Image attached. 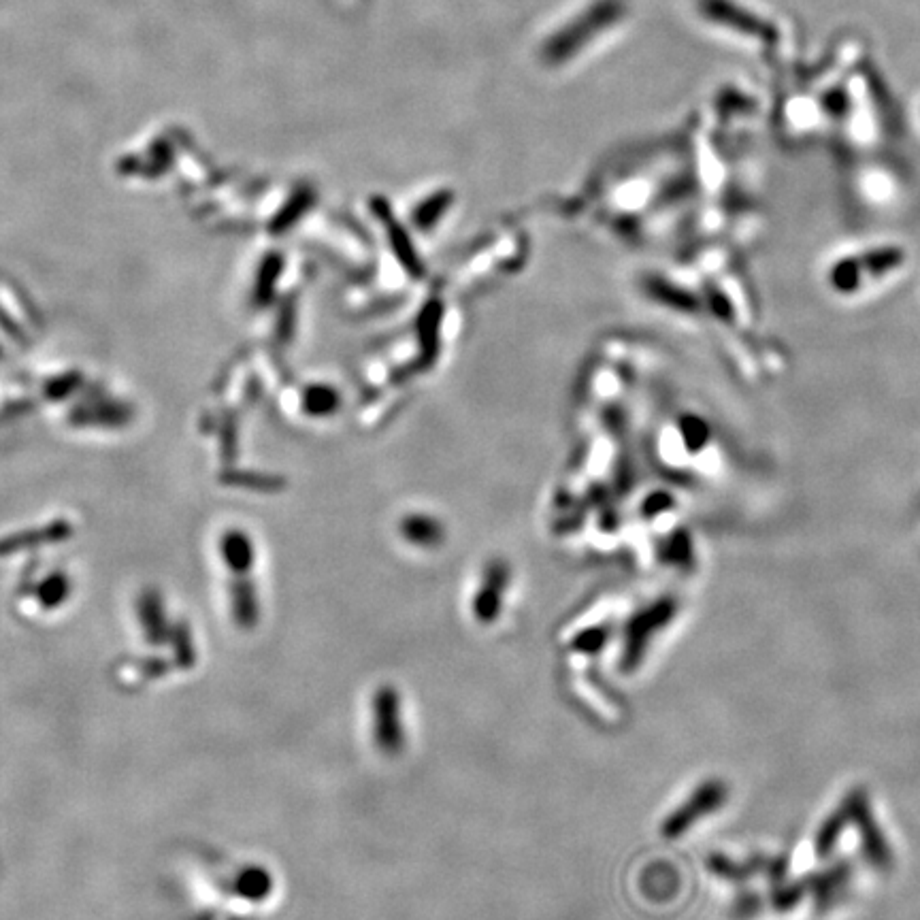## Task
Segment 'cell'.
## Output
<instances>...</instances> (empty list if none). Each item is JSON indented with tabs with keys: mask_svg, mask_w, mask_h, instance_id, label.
Wrapping results in <instances>:
<instances>
[{
	"mask_svg": "<svg viewBox=\"0 0 920 920\" xmlns=\"http://www.w3.org/2000/svg\"><path fill=\"white\" fill-rule=\"evenodd\" d=\"M852 878H854L852 865L848 861H844V859L837 861L835 865H831L827 869H823V872L810 876L808 878V893L814 899V910L823 914V912L831 910L833 906H837V903H840L846 897Z\"/></svg>",
	"mask_w": 920,
	"mask_h": 920,
	"instance_id": "cell-5",
	"label": "cell"
},
{
	"mask_svg": "<svg viewBox=\"0 0 920 920\" xmlns=\"http://www.w3.org/2000/svg\"><path fill=\"white\" fill-rule=\"evenodd\" d=\"M371 714V739L377 752L388 759H397L405 752L407 735L403 722V701L401 693L390 684H382L373 690L369 701Z\"/></svg>",
	"mask_w": 920,
	"mask_h": 920,
	"instance_id": "cell-1",
	"label": "cell"
},
{
	"mask_svg": "<svg viewBox=\"0 0 920 920\" xmlns=\"http://www.w3.org/2000/svg\"><path fill=\"white\" fill-rule=\"evenodd\" d=\"M763 897L757 895V893H744L742 897H737L735 903H733V910L731 914L737 918V920H746V918H752V916H757L761 910H763Z\"/></svg>",
	"mask_w": 920,
	"mask_h": 920,
	"instance_id": "cell-11",
	"label": "cell"
},
{
	"mask_svg": "<svg viewBox=\"0 0 920 920\" xmlns=\"http://www.w3.org/2000/svg\"><path fill=\"white\" fill-rule=\"evenodd\" d=\"M848 825H850V808H848V801L844 799L840 803V808L833 810L825 818V823L820 825L818 831H816L814 852H816L818 859H829L831 857V852L835 850L837 842H840V837H842V833L846 831Z\"/></svg>",
	"mask_w": 920,
	"mask_h": 920,
	"instance_id": "cell-8",
	"label": "cell"
},
{
	"mask_svg": "<svg viewBox=\"0 0 920 920\" xmlns=\"http://www.w3.org/2000/svg\"><path fill=\"white\" fill-rule=\"evenodd\" d=\"M678 614V601L665 597L633 614L622 637V671H635L642 665L652 639Z\"/></svg>",
	"mask_w": 920,
	"mask_h": 920,
	"instance_id": "cell-2",
	"label": "cell"
},
{
	"mask_svg": "<svg viewBox=\"0 0 920 920\" xmlns=\"http://www.w3.org/2000/svg\"><path fill=\"white\" fill-rule=\"evenodd\" d=\"M848 808H850V825L857 827L861 837V848L867 863L872 865L876 872L886 874L893 867V850L886 835L882 833L880 825L876 823V816L872 812V803H869L863 788H854L846 795Z\"/></svg>",
	"mask_w": 920,
	"mask_h": 920,
	"instance_id": "cell-4",
	"label": "cell"
},
{
	"mask_svg": "<svg viewBox=\"0 0 920 920\" xmlns=\"http://www.w3.org/2000/svg\"><path fill=\"white\" fill-rule=\"evenodd\" d=\"M729 799V786L722 780H705L701 782L693 793H690L684 803H680L661 825V835L667 840H680L690 829L705 816L718 812L722 805Z\"/></svg>",
	"mask_w": 920,
	"mask_h": 920,
	"instance_id": "cell-3",
	"label": "cell"
},
{
	"mask_svg": "<svg viewBox=\"0 0 920 920\" xmlns=\"http://www.w3.org/2000/svg\"><path fill=\"white\" fill-rule=\"evenodd\" d=\"M607 642V629L599 627V629H590L582 635L575 637V644L573 648L575 650H590V652H599L603 648V644Z\"/></svg>",
	"mask_w": 920,
	"mask_h": 920,
	"instance_id": "cell-12",
	"label": "cell"
},
{
	"mask_svg": "<svg viewBox=\"0 0 920 920\" xmlns=\"http://www.w3.org/2000/svg\"><path fill=\"white\" fill-rule=\"evenodd\" d=\"M509 580V571L503 563L490 565L486 575H484V584L482 588L475 593L473 603H471V612L473 618L482 622V624H492L499 620L501 616V607H503V595Z\"/></svg>",
	"mask_w": 920,
	"mask_h": 920,
	"instance_id": "cell-6",
	"label": "cell"
},
{
	"mask_svg": "<svg viewBox=\"0 0 920 920\" xmlns=\"http://www.w3.org/2000/svg\"><path fill=\"white\" fill-rule=\"evenodd\" d=\"M705 9H708V13L712 15L714 20L727 24V26H731L735 30H742V32H746V35L767 39L769 32H771L767 24L754 20V15H748L746 11H742L739 7L725 3V0H710L708 7H705Z\"/></svg>",
	"mask_w": 920,
	"mask_h": 920,
	"instance_id": "cell-7",
	"label": "cell"
},
{
	"mask_svg": "<svg viewBox=\"0 0 920 920\" xmlns=\"http://www.w3.org/2000/svg\"><path fill=\"white\" fill-rule=\"evenodd\" d=\"M805 895H808V878L791 882V884L778 882L774 886V891H771V906H774L778 912H788V910H793Z\"/></svg>",
	"mask_w": 920,
	"mask_h": 920,
	"instance_id": "cell-9",
	"label": "cell"
},
{
	"mask_svg": "<svg viewBox=\"0 0 920 920\" xmlns=\"http://www.w3.org/2000/svg\"><path fill=\"white\" fill-rule=\"evenodd\" d=\"M403 533L407 541H414L418 546H433L441 539V531L437 524L426 518H412L403 524Z\"/></svg>",
	"mask_w": 920,
	"mask_h": 920,
	"instance_id": "cell-10",
	"label": "cell"
}]
</instances>
